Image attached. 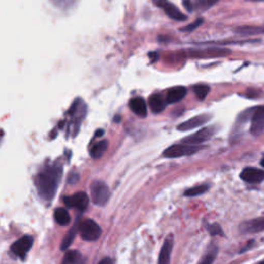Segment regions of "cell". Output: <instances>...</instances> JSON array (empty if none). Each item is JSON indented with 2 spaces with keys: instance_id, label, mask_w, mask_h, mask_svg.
Returning a JSON list of instances; mask_svg holds the SVG:
<instances>
[{
  "instance_id": "5b68a950",
  "label": "cell",
  "mask_w": 264,
  "mask_h": 264,
  "mask_svg": "<svg viewBox=\"0 0 264 264\" xmlns=\"http://www.w3.org/2000/svg\"><path fill=\"white\" fill-rule=\"evenodd\" d=\"M153 4L155 5L156 7L162 9L164 11V13L172 20L175 21H186L188 18L185 14H183L178 7H175L173 4H171L169 0H152Z\"/></svg>"
},
{
  "instance_id": "836d02e7",
  "label": "cell",
  "mask_w": 264,
  "mask_h": 264,
  "mask_svg": "<svg viewBox=\"0 0 264 264\" xmlns=\"http://www.w3.org/2000/svg\"><path fill=\"white\" fill-rule=\"evenodd\" d=\"M260 264H264V262H262V263H260Z\"/></svg>"
},
{
  "instance_id": "52a82bcc",
  "label": "cell",
  "mask_w": 264,
  "mask_h": 264,
  "mask_svg": "<svg viewBox=\"0 0 264 264\" xmlns=\"http://www.w3.org/2000/svg\"><path fill=\"white\" fill-rule=\"evenodd\" d=\"M264 131V106L253 108L251 114V134L259 137Z\"/></svg>"
},
{
  "instance_id": "8fae6325",
  "label": "cell",
  "mask_w": 264,
  "mask_h": 264,
  "mask_svg": "<svg viewBox=\"0 0 264 264\" xmlns=\"http://www.w3.org/2000/svg\"><path fill=\"white\" fill-rule=\"evenodd\" d=\"M240 178L250 184L261 183L262 181H264V170L254 167H247L241 171Z\"/></svg>"
},
{
  "instance_id": "9c48e42d",
  "label": "cell",
  "mask_w": 264,
  "mask_h": 264,
  "mask_svg": "<svg viewBox=\"0 0 264 264\" xmlns=\"http://www.w3.org/2000/svg\"><path fill=\"white\" fill-rule=\"evenodd\" d=\"M231 54L230 50L221 48H211L205 50H193L189 52V56L192 58H215V57H225Z\"/></svg>"
},
{
  "instance_id": "4dcf8cb0",
  "label": "cell",
  "mask_w": 264,
  "mask_h": 264,
  "mask_svg": "<svg viewBox=\"0 0 264 264\" xmlns=\"http://www.w3.org/2000/svg\"><path fill=\"white\" fill-rule=\"evenodd\" d=\"M246 2H249V3H263L264 0H246Z\"/></svg>"
},
{
  "instance_id": "7c38bea8",
  "label": "cell",
  "mask_w": 264,
  "mask_h": 264,
  "mask_svg": "<svg viewBox=\"0 0 264 264\" xmlns=\"http://www.w3.org/2000/svg\"><path fill=\"white\" fill-rule=\"evenodd\" d=\"M210 119H211V115H207V114L193 117V118L187 120L186 122L180 124V125L178 126V130H179V131H189V130H192V129H194V128H197V127H201V126L205 125Z\"/></svg>"
},
{
  "instance_id": "484cf974",
  "label": "cell",
  "mask_w": 264,
  "mask_h": 264,
  "mask_svg": "<svg viewBox=\"0 0 264 264\" xmlns=\"http://www.w3.org/2000/svg\"><path fill=\"white\" fill-rule=\"evenodd\" d=\"M203 23H204V19H202V18L196 19V20L193 22V23H191V24H189V25L181 28V31H183V32H191V31L195 30L196 28L200 27Z\"/></svg>"
},
{
  "instance_id": "44dd1931",
  "label": "cell",
  "mask_w": 264,
  "mask_h": 264,
  "mask_svg": "<svg viewBox=\"0 0 264 264\" xmlns=\"http://www.w3.org/2000/svg\"><path fill=\"white\" fill-rule=\"evenodd\" d=\"M107 147H108V141H106V140H103V141H100V142L96 143L90 149L91 157L94 158V159H98V158L102 157L103 154L107 150Z\"/></svg>"
},
{
  "instance_id": "d6a6232c",
  "label": "cell",
  "mask_w": 264,
  "mask_h": 264,
  "mask_svg": "<svg viewBox=\"0 0 264 264\" xmlns=\"http://www.w3.org/2000/svg\"><path fill=\"white\" fill-rule=\"evenodd\" d=\"M261 164H262V166L264 167V157L262 158V160H261Z\"/></svg>"
},
{
  "instance_id": "d4e9b609",
  "label": "cell",
  "mask_w": 264,
  "mask_h": 264,
  "mask_svg": "<svg viewBox=\"0 0 264 264\" xmlns=\"http://www.w3.org/2000/svg\"><path fill=\"white\" fill-rule=\"evenodd\" d=\"M209 187L207 185H202V186H195L191 189H188L185 192V196L188 197H194V196H198V195H202L204 194L206 191H208Z\"/></svg>"
},
{
  "instance_id": "f546056e",
  "label": "cell",
  "mask_w": 264,
  "mask_h": 264,
  "mask_svg": "<svg viewBox=\"0 0 264 264\" xmlns=\"http://www.w3.org/2000/svg\"><path fill=\"white\" fill-rule=\"evenodd\" d=\"M98 264H114V262L111 258H104Z\"/></svg>"
},
{
  "instance_id": "8992f818",
  "label": "cell",
  "mask_w": 264,
  "mask_h": 264,
  "mask_svg": "<svg viewBox=\"0 0 264 264\" xmlns=\"http://www.w3.org/2000/svg\"><path fill=\"white\" fill-rule=\"evenodd\" d=\"M34 243V238L31 235H24L19 238L12 246V252L21 259H24L27 253L30 251Z\"/></svg>"
},
{
  "instance_id": "cb8c5ba5",
  "label": "cell",
  "mask_w": 264,
  "mask_h": 264,
  "mask_svg": "<svg viewBox=\"0 0 264 264\" xmlns=\"http://www.w3.org/2000/svg\"><path fill=\"white\" fill-rule=\"evenodd\" d=\"M193 91H194L196 97L203 101L208 96V94L210 92V87L208 85H205V84H198V85H195L193 87Z\"/></svg>"
},
{
  "instance_id": "603a6c76",
  "label": "cell",
  "mask_w": 264,
  "mask_h": 264,
  "mask_svg": "<svg viewBox=\"0 0 264 264\" xmlns=\"http://www.w3.org/2000/svg\"><path fill=\"white\" fill-rule=\"evenodd\" d=\"M218 2L219 0H195L194 9H196L198 12H206L215 6Z\"/></svg>"
},
{
  "instance_id": "3957f363",
  "label": "cell",
  "mask_w": 264,
  "mask_h": 264,
  "mask_svg": "<svg viewBox=\"0 0 264 264\" xmlns=\"http://www.w3.org/2000/svg\"><path fill=\"white\" fill-rule=\"evenodd\" d=\"M90 190L92 202L98 207L105 206L111 198V191H109L106 184L101 181H94L91 184Z\"/></svg>"
},
{
  "instance_id": "ffe728a7",
  "label": "cell",
  "mask_w": 264,
  "mask_h": 264,
  "mask_svg": "<svg viewBox=\"0 0 264 264\" xmlns=\"http://www.w3.org/2000/svg\"><path fill=\"white\" fill-rule=\"evenodd\" d=\"M79 221H77V223L72 227V229L68 232V234L65 235V237L63 238L62 240V243H61V250L62 251H65V250H68L71 245L73 244V241L77 235V232L79 231Z\"/></svg>"
},
{
  "instance_id": "1f68e13d",
  "label": "cell",
  "mask_w": 264,
  "mask_h": 264,
  "mask_svg": "<svg viewBox=\"0 0 264 264\" xmlns=\"http://www.w3.org/2000/svg\"><path fill=\"white\" fill-rule=\"evenodd\" d=\"M62 2H70V0H55V3L58 5V3H62Z\"/></svg>"
},
{
  "instance_id": "7a4b0ae2",
  "label": "cell",
  "mask_w": 264,
  "mask_h": 264,
  "mask_svg": "<svg viewBox=\"0 0 264 264\" xmlns=\"http://www.w3.org/2000/svg\"><path fill=\"white\" fill-rule=\"evenodd\" d=\"M202 149L203 147L198 145H188L182 143V145H172L169 148H167L163 152V156L166 158H179L193 155V154L197 153Z\"/></svg>"
},
{
  "instance_id": "7402d4cb",
  "label": "cell",
  "mask_w": 264,
  "mask_h": 264,
  "mask_svg": "<svg viewBox=\"0 0 264 264\" xmlns=\"http://www.w3.org/2000/svg\"><path fill=\"white\" fill-rule=\"evenodd\" d=\"M55 220L61 226H68L71 223V216L65 209L58 208L55 211Z\"/></svg>"
},
{
  "instance_id": "f1b7e54d",
  "label": "cell",
  "mask_w": 264,
  "mask_h": 264,
  "mask_svg": "<svg viewBox=\"0 0 264 264\" xmlns=\"http://www.w3.org/2000/svg\"><path fill=\"white\" fill-rule=\"evenodd\" d=\"M183 6L188 12L194 11V4L191 2V0H183Z\"/></svg>"
},
{
  "instance_id": "2e32d148",
  "label": "cell",
  "mask_w": 264,
  "mask_h": 264,
  "mask_svg": "<svg viewBox=\"0 0 264 264\" xmlns=\"http://www.w3.org/2000/svg\"><path fill=\"white\" fill-rule=\"evenodd\" d=\"M187 94V89L183 86H178V87H173L171 89H169L167 91L166 94V101L167 103H177L179 101H181Z\"/></svg>"
},
{
  "instance_id": "d6986e66",
  "label": "cell",
  "mask_w": 264,
  "mask_h": 264,
  "mask_svg": "<svg viewBox=\"0 0 264 264\" xmlns=\"http://www.w3.org/2000/svg\"><path fill=\"white\" fill-rule=\"evenodd\" d=\"M61 264H86V261L80 252L70 251L65 254Z\"/></svg>"
},
{
  "instance_id": "ac0fdd59",
  "label": "cell",
  "mask_w": 264,
  "mask_h": 264,
  "mask_svg": "<svg viewBox=\"0 0 264 264\" xmlns=\"http://www.w3.org/2000/svg\"><path fill=\"white\" fill-rule=\"evenodd\" d=\"M235 34L240 36H253L264 34V25L263 26H240L233 29Z\"/></svg>"
},
{
  "instance_id": "9a60e30c",
  "label": "cell",
  "mask_w": 264,
  "mask_h": 264,
  "mask_svg": "<svg viewBox=\"0 0 264 264\" xmlns=\"http://www.w3.org/2000/svg\"><path fill=\"white\" fill-rule=\"evenodd\" d=\"M166 99L159 93L153 94L149 98V106L154 114H159L163 112L166 107Z\"/></svg>"
},
{
  "instance_id": "83f0119b",
  "label": "cell",
  "mask_w": 264,
  "mask_h": 264,
  "mask_svg": "<svg viewBox=\"0 0 264 264\" xmlns=\"http://www.w3.org/2000/svg\"><path fill=\"white\" fill-rule=\"evenodd\" d=\"M209 232L212 234V235H222L223 234V231H222V228L220 227V225L218 224H212L209 226L208 228Z\"/></svg>"
},
{
  "instance_id": "ba28073f",
  "label": "cell",
  "mask_w": 264,
  "mask_h": 264,
  "mask_svg": "<svg viewBox=\"0 0 264 264\" xmlns=\"http://www.w3.org/2000/svg\"><path fill=\"white\" fill-rule=\"evenodd\" d=\"M63 200L66 206L81 212L85 211L89 206V197L85 192H77L72 196H65Z\"/></svg>"
},
{
  "instance_id": "5bb4252c",
  "label": "cell",
  "mask_w": 264,
  "mask_h": 264,
  "mask_svg": "<svg viewBox=\"0 0 264 264\" xmlns=\"http://www.w3.org/2000/svg\"><path fill=\"white\" fill-rule=\"evenodd\" d=\"M173 248V236L169 235L161 248L160 254H159V259H158V264H170V257H171V252Z\"/></svg>"
},
{
  "instance_id": "e0dca14e",
  "label": "cell",
  "mask_w": 264,
  "mask_h": 264,
  "mask_svg": "<svg viewBox=\"0 0 264 264\" xmlns=\"http://www.w3.org/2000/svg\"><path fill=\"white\" fill-rule=\"evenodd\" d=\"M129 106L131 108V111L134 112L137 116L141 118H145L147 116V103L144 98L142 97H135L132 98L129 102Z\"/></svg>"
},
{
  "instance_id": "4fadbf2b",
  "label": "cell",
  "mask_w": 264,
  "mask_h": 264,
  "mask_svg": "<svg viewBox=\"0 0 264 264\" xmlns=\"http://www.w3.org/2000/svg\"><path fill=\"white\" fill-rule=\"evenodd\" d=\"M241 232L244 233H258L264 230V217L257 218L246 221L239 226Z\"/></svg>"
},
{
  "instance_id": "4316f807",
  "label": "cell",
  "mask_w": 264,
  "mask_h": 264,
  "mask_svg": "<svg viewBox=\"0 0 264 264\" xmlns=\"http://www.w3.org/2000/svg\"><path fill=\"white\" fill-rule=\"evenodd\" d=\"M217 255V249H213L212 251H210L201 261L200 264H213L215 258Z\"/></svg>"
},
{
  "instance_id": "277c9868",
  "label": "cell",
  "mask_w": 264,
  "mask_h": 264,
  "mask_svg": "<svg viewBox=\"0 0 264 264\" xmlns=\"http://www.w3.org/2000/svg\"><path fill=\"white\" fill-rule=\"evenodd\" d=\"M79 231L80 235L84 240L87 241H95L97 240L101 235V228L99 225L94 222L93 220L87 219L85 221L81 222L79 225Z\"/></svg>"
},
{
  "instance_id": "30bf717a",
  "label": "cell",
  "mask_w": 264,
  "mask_h": 264,
  "mask_svg": "<svg viewBox=\"0 0 264 264\" xmlns=\"http://www.w3.org/2000/svg\"><path fill=\"white\" fill-rule=\"evenodd\" d=\"M215 132L214 127H206L201 129L200 131H197L196 134L189 136L185 138L182 143L183 144H188V145H201L207 141H209Z\"/></svg>"
},
{
  "instance_id": "6da1fadb",
  "label": "cell",
  "mask_w": 264,
  "mask_h": 264,
  "mask_svg": "<svg viewBox=\"0 0 264 264\" xmlns=\"http://www.w3.org/2000/svg\"><path fill=\"white\" fill-rule=\"evenodd\" d=\"M62 167L55 164L48 166L36 175V190L43 201L51 202L55 197L62 177Z\"/></svg>"
}]
</instances>
